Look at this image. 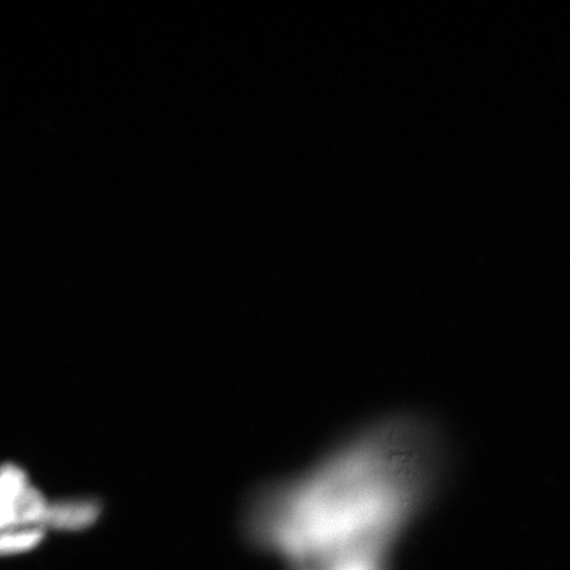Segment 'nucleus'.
<instances>
[{"label":"nucleus","mask_w":570,"mask_h":570,"mask_svg":"<svg viewBox=\"0 0 570 570\" xmlns=\"http://www.w3.org/2000/svg\"><path fill=\"white\" fill-rule=\"evenodd\" d=\"M387 550H366L341 556L317 570H389Z\"/></svg>","instance_id":"nucleus-4"},{"label":"nucleus","mask_w":570,"mask_h":570,"mask_svg":"<svg viewBox=\"0 0 570 570\" xmlns=\"http://www.w3.org/2000/svg\"><path fill=\"white\" fill-rule=\"evenodd\" d=\"M101 514V505L91 499H76L51 503L45 522V529L60 531H80L89 529Z\"/></svg>","instance_id":"nucleus-3"},{"label":"nucleus","mask_w":570,"mask_h":570,"mask_svg":"<svg viewBox=\"0 0 570 570\" xmlns=\"http://www.w3.org/2000/svg\"><path fill=\"white\" fill-rule=\"evenodd\" d=\"M49 505L17 466H4L2 475V529H45ZM46 530V529H45Z\"/></svg>","instance_id":"nucleus-2"},{"label":"nucleus","mask_w":570,"mask_h":570,"mask_svg":"<svg viewBox=\"0 0 570 570\" xmlns=\"http://www.w3.org/2000/svg\"><path fill=\"white\" fill-rule=\"evenodd\" d=\"M445 465L432 424L382 419L340 441L303 474L263 489L249 509L248 532L309 570L348 553L391 551L438 497Z\"/></svg>","instance_id":"nucleus-1"},{"label":"nucleus","mask_w":570,"mask_h":570,"mask_svg":"<svg viewBox=\"0 0 570 570\" xmlns=\"http://www.w3.org/2000/svg\"><path fill=\"white\" fill-rule=\"evenodd\" d=\"M45 531L40 527L3 531L2 553L18 554L33 550L45 539Z\"/></svg>","instance_id":"nucleus-5"}]
</instances>
